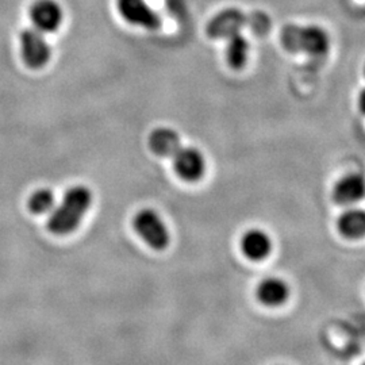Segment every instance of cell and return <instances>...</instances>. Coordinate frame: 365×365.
<instances>
[{
	"instance_id": "cell-15",
	"label": "cell",
	"mask_w": 365,
	"mask_h": 365,
	"mask_svg": "<svg viewBox=\"0 0 365 365\" xmlns=\"http://www.w3.org/2000/svg\"><path fill=\"white\" fill-rule=\"evenodd\" d=\"M29 209L34 214H45L54 209V195L51 190H38L29 199Z\"/></svg>"
},
{
	"instance_id": "cell-3",
	"label": "cell",
	"mask_w": 365,
	"mask_h": 365,
	"mask_svg": "<svg viewBox=\"0 0 365 365\" xmlns=\"http://www.w3.org/2000/svg\"><path fill=\"white\" fill-rule=\"evenodd\" d=\"M245 26L253 27L257 33H265L269 29V18L262 13L248 16L238 10H226L210 21L207 34L211 38H229Z\"/></svg>"
},
{
	"instance_id": "cell-11",
	"label": "cell",
	"mask_w": 365,
	"mask_h": 365,
	"mask_svg": "<svg viewBox=\"0 0 365 365\" xmlns=\"http://www.w3.org/2000/svg\"><path fill=\"white\" fill-rule=\"evenodd\" d=\"M241 249L249 260H265L272 252V241L265 232L260 229H252L242 237Z\"/></svg>"
},
{
	"instance_id": "cell-9",
	"label": "cell",
	"mask_w": 365,
	"mask_h": 365,
	"mask_svg": "<svg viewBox=\"0 0 365 365\" xmlns=\"http://www.w3.org/2000/svg\"><path fill=\"white\" fill-rule=\"evenodd\" d=\"M365 197V176L363 173H348L333 187V200L341 206H351Z\"/></svg>"
},
{
	"instance_id": "cell-12",
	"label": "cell",
	"mask_w": 365,
	"mask_h": 365,
	"mask_svg": "<svg viewBox=\"0 0 365 365\" xmlns=\"http://www.w3.org/2000/svg\"><path fill=\"white\" fill-rule=\"evenodd\" d=\"M179 134L168 128L156 129L149 137V146L152 152L160 157L172 156L182 148Z\"/></svg>"
},
{
	"instance_id": "cell-2",
	"label": "cell",
	"mask_w": 365,
	"mask_h": 365,
	"mask_svg": "<svg viewBox=\"0 0 365 365\" xmlns=\"http://www.w3.org/2000/svg\"><path fill=\"white\" fill-rule=\"evenodd\" d=\"M283 48L291 53L325 56L330 48V37L322 27L287 25L280 33Z\"/></svg>"
},
{
	"instance_id": "cell-16",
	"label": "cell",
	"mask_w": 365,
	"mask_h": 365,
	"mask_svg": "<svg viewBox=\"0 0 365 365\" xmlns=\"http://www.w3.org/2000/svg\"><path fill=\"white\" fill-rule=\"evenodd\" d=\"M361 365H365V363H363V364H361Z\"/></svg>"
},
{
	"instance_id": "cell-10",
	"label": "cell",
	"mask_w": 365,
	"mask_h": 365,
	"mask_svg": "<svg viewBox=\"0 0 365 365\" xmlns=\"http://www.w3.org/2000/svg\"><path fill=\"white\" fill-rule=\"evenodd\" d=\"M256 297L265 307H280L289 298V287L280 277H267L257 286Z\"/></svg>"
},
{
	"instance_id": "cell-4",
	"label": "cell",
	"mask_w": 365,
	"mask_h": 365,
	"mask_svg": "<svg viewBox=\"0 0 365 365\" xmlns=\"http://www.w3.org/2000/svg\"><path fill=\"white\" fill-rule=\"evenodd\" d=\"M134 229L150 248L163 250L170 245V230L153 210H143L134 218Z\"/></svg>"
},
{
	"instance_id": "cell-8",
	"label": "cell",
	"mask_w": 365,
	"mask_h": 365,
	"mask_svg": "<svg viewBox=\"0 0 365 365\" xmlns=\"http://www.w3.org/2000/svg\"><path fill=\"white\" fill-rule=\"evenodd\" d=\"M63 9L54 0H37L30 7V19L41 33H53L63 22Z\"/></svg>"
},
{
	"instance_id": "cell-1",
	"label": "cell",
	"mask_w": 365,
	"mask_h": 365,
	"mask_svg": "<svg viewBox=\"0 0 365 365\" xmlns=\"http://www.w3.org/2000/svg\"><path fill=\"white\" fill-rule=\"evenodd\" d=\"M92 205V192L84 185L68 190L61 203L51 211L49 232L56 235H71L78 229Z\"/></svg>"
},
{
	"instance_id": "cell-14",
	"label": "cell",
	"mask_w": 365,
	"mask_h": 365,
	"mask_svg": "<svg viewBox=\"0 0 365 365\" xmlns=\"http://www.w3.org/2000/svg\"><path fill=\"white\" fill-rule=\"evenodd\" d=\"M226 39H227V48H226L227 63L233 69H241L248 60V39L245 38L241 33H237L235 36Z\"/></svg>"
},
{
	"instance_id": "cell-7",
	"label": "cell",
	"mask_w": 365,
	"mask_h": 365,
	"mask_svg": "<svg viewBox=\"0 0 365 365\" xmlns=\"http://www.w3.org/2000/svg\"><path fill=\"white\" fill-rule=\"evenodd\" d=\"M172 160L178 176L185 182H197L205 175V157L195 148H180Z\"/></svg>"
},
{
	"instance_id": "cell-13",
	"label": "cell",
	"mask_w": 365,
	"mask_h": 365,
	"mask_svg": "<svg viewBox=\"0 0 365 365\" xmlns=\"http://www.w3.org/2000/svg\"><path fill=\"white\" fill-rule=\"evenodd\" d=\"M339 235L348 240L365 237V210L349 209L344 211L337 221Z\"/></svg>"
},
{
	"instance_id": "cell-5",
	"label": "cell",
	"mask_w": 365,
	"mask_h": 365,
	"mask_svg": "<svg viewBox=\"0 0 365 365\" xmlns=\"http://www.w3.org/2000/svg\"><path fill=\"white\" fill-rule=\"evenodd\" d=\"M21 51L24 61L33 69L46 66L52 56V49L45 36L36 27L26 29L21 33Z\"/></svg>"
},
{
	"instance_id": "cell-6",
	"label": "cell",
	"mask_w": 365,
	"mask_h": 365,
	"mask_svg": "<svg viewBox=\"0 0 365 365\" xmlns=\"http://www.w3.org/2000/svg\"><path fill=\"white\" fill-rule=\"evenodd\" d=\"M117 6L120 16L131 25L145 27L148 30H156L161 26L158 14L146 0H117Z\"/></svg>"
}]
</instances>
